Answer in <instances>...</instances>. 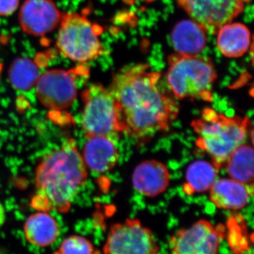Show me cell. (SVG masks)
I'll return each mask as SVG.
<instances>
[{"label":"cell","instance_id":"9c48e42d","mask_svg":"<svg viewBox=\"0 0 254 254\" xmlns=\"http://www.w3.org/2000/svg\"><path fill=\"white\" fill-rule=\"evenodd\" d=\"M77 73L75 70L51 69L41 74L36 86L42 104L56 111L69 108L77 97Z\"/></svg>","mask_w":254,"mask_h":254},{"label":"cell","instance_id":"6da1fadb","mask_svg":"<svg viewBox=\"0 0 254 254\" xmlns=\"http://www.w3.org/2000/svg\"><path fill=\"white\" fill-rule=\"evenodd\" d=\"M161 73L147 64L122 68L114 76L112 91L124 127V133L140 144L168 131L180 113L172 93L161 84Z\"/></svg>","mask_w":254,"mask_h":254},{"label":"cell","instance_id":"d6986e66","mask_svg":"<svg viewBox=\"0 0 254 254\" xmlns=\"http://www.w3.org/2000/svg\"><path fill=\"white\" fill-rule=\"evenodd\" d=\"M227 173L232 180L246 185H253L254 149L242 144L230 155L227 163Z\"/></svg>","mask_w":254,"mask_h":254},{"label":"cell","instance_id":"7402d4cb","mask_svg":"<svg viewBox=\"0 0 254 254\" xmlns=\"http://www.w3.org/2000/svg\"><path fill=\"white\" fill-rule=\"evenodd\" d=\"M20 0H0V16L14 14L19 6Z\"/></svg>","mask_w":254,"mask_h":254},{"label":"cell","instance_id":"4fadbf2b","mask_svg":"<svg viewBox=\"0 0 254 254\" xmlns=\"http://www.w3.org/2000/svg\"><path fill=\"white\" fill-rule=\"evenodd\" d=\"M82 157L87 168L95 173H105L116 166L119 151L112 138L91 137L84 145Z\"/></svg>","mask_w":254,"mask_h":254},{"label":"cell","instance_id":"ffe728a7","mask_svg":"<svg viewBox=\"0 0 254 254\" xmlns=\"http://www.w3.org/2000/svg\"><path fill=\"white\" fill-rule=\"evenodd\" d=\"M41 76L40 68L34 61L27 58H17L9 70L11 86L18 91H28L36 86Z\"/></svg>","mask_w":254,"mask_h":254},{"label":"cell","instance_id":"3957f363","mask_svg":"<svg viewBox=\"0 0 254 254\" xmlns=\"http://www.w3.org/2000/svg\"><path fill=\"white\" fill-rule=\"evenodd\" d=\"M250 126L247 118L227 117L212 108H205L191 123L197 135V146L210 155L218 170L223 168L232 153L243 144Z\"/></svg>","mask_w":254,"mask_h":254},{"label":"cell","instance_id":"e0dca14e","mask_svg":"<svg viewBox=\"0 0 254 254\" xmlns=\"http://www.w3.org/2000/svg\"><path fill=\"white\" fill-rule=\"evenodd\" d=\"M26 240L38 247H48L54 243L59 235L56 220L46 212L33 214L24 225Z\"/></svg>","mask_w":254,"mask_h":254},{"label":"cell","instance_id":"8992f818","mask_svg":"<svg viewBox=\"0 0 254 254\" xmlns=\"http://www.w3.org/2000/svg\"><path fill=\"white\" fill-rule=\"evenodd\" d=\"M81 98L82 128L87 138L105 136L113 139L124 133L120 110L110 88L93 83L83 90Z\"/></svg>","mask_w":254,"mask_h":254},{"label":"cell","instance_id":"603a6c76","mask_svg":"<svg viewBox=\"0 0 254 254\" xmlns=\"http://www.w3.org/2000/svg\"></svg>","mask_w":254,"mask_h":254},{"label":"cell","instance_id":"2e32d148","mask_svg":"<svg viewBox=\"0 0 254 254\" xmlns=\"http://www.w3.org/2000/svg\"><path fill=\"white\" fill-rule=\"evenodd\" d=\"M216 34L218 49L226 58H241L250 49L251 33L243 23H227L218 30Z\"/></svg>","mask_w":254,"mask_h":254},{"label":"cell","instance_id":"5bb4252c","mask_svg":"<svg viewBox=\"0 0 254 254\" xmlns=\"http://www.w3.org/2000/svg\"><path fill=\"white\" fill-rule=\"evenodd\" d=\"M253 192V185H244L232 179H222L216 180L210 188V199L217 208L240 210L248 204Z\"/></svg>","mask_w":254,"mask_h":254},{"label":"cell","instance_id":"ba28073f","mask_svg":"<svg viewBox=\"0 0 254 254\" xmlns=\"http://www.w3.org/2000/svg\"><path fill=\"white\" fill-rule=\"evenodd\" d=\"M105 254H159L158 244L149 229L137 220L113 225L104 247Z\"/></svg>","mask_w":254,"mask_h":254},{"label":"cell","instance_id":"30bf717a","mask_svg":"<svg viewBox=\"0 0 254 254\" xmlns=\"http://www.w3.org/2000/svg\"><path fill=\"white\" fill-rule=\"evenodd\" d=\"M224 235L210 222L200 220L170 239L171 254H217Z\"/></svg>","mask_w":254,"mask_h":254},{"label":"cell","instance_id":"7a4b0ae2","mask_svg":"<svg viewBox=\"0 0 254 254\" xmlns=\"http://www.w3.org/2000/svg\"><path fill=\"white\" fill-rule=\"evenodd\" d=\"M87 177L86 166L77 145L73 139L67 140L47 155L37 168V194L32 205L41 210L54 209L66 213Z\"/></svg>","mask_w":254,"mask_h":254},{"label":"cell","instance_id":"5b68a950","mask_svg":"<svg viewBox=\"0 0 254 254\" xmlns=\"http://www.w3.org/2000/svg\"><path fill=\"white\" fill-rule=\"evenodd\" d=\"M99 30L84 15L65 13L59 25L57 48L60 54L74 63L93 61L105 53Z\"/></svg>","mask_w":254,"mask_h":254},{"label":"cell","instance_id":"9a60e30c","mask_svg":"<svg viewBox=\"0 0 254 254\" xmlns=\"http://www.w3.org/2000/svg\"><path fill=\"white\" fill-rule=\"evenodd\" d=\"M207 34L193 20H183L175 25L170 39L176 53L197 56L206 47Z\"/></svg>","mask_w":254,"mask_h":254},{"label":"cell","instance_id":"7c38bea8","mask_svg":"<svg viewBox=\"0 0 254 254\" xmlns=\"http://www.w3.org/2000/svg\"><path fill=\"white\" fill-rule=\"evenodd\" d=\"M168 168L157 160H145L137 165L132 175L135 190L145 196L153 197L163 193L170 185Z\"/></svg>","mask_w":254,"mask_h":254},{"label":"cell","instance_id":"8fae6325","mask_svg":"<svg viewBox=\"0 0 254 254\" xmlns=\"http://www.w3.org/2000/svg\"><path fill=\"white\" fill-rule=\"evenodd\" d=\"M63 14L53 0H26L20 9L18 21L26 34L43 36L59 26Z\"/></svg>","mask_w":254,"mask_h":254},{"label":"cell","instance_id":"52a82bcc","mask_svg":"<svg viewBox=\"0 0 254 254\" xmlns=\"http://www.w3.org/2000/svg\"><path fill=\"white\" fill-rule=\"evenodd\" d=\"M250 0H177V4L209 34H216L243 12Z\"/></svg>","mask_w":254,"mask_h":254},{"label":"cell","instance_id":"44dd1931","mask_svg":"<svg viewBox=\"0 0 254 254\" xmlns=\"http://www.w3.org/2000/svg\"><path fill=\"white\" fill-rule=\"evenodd\" d=\"M57 254H94V249L86 238L75 235L64 241Z\"/></svg>","mask_w":254,"mask_h":254},{"label":"cell","instance_id":"ac0fdd59","mask_svg":"<svg viewBox=\"0 0 254 254\" xmlns=\"http://www.w3.org/2000/svg\"><path fill=\"white\" fill-rule=\"evenodd\" d=\"M218 170L213 163L204 160L193 162L187 170L184 192L192 195L210 190L216 182Z\"/></svg>","mask_w":254,"mask_h":254},{"label":"cell","instance_id":"277c9868","mask_svg":"<svg viewBox=\"0 0 254 254\" xmlns=\"http://www.w3.org/2000/svg\"><path fill=\"white\" fill-rule=\"evenodd\" d=\"M217 73L211 60L175 53L168 58L166 81L172 94L180 100H213Z\"/></svg>","mask_w":254,"mask_h":254}]
</instances>
